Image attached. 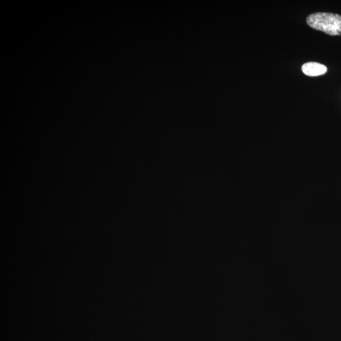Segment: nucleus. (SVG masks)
Returning a JSON list of instances; mask_svg holds the SVG:
<instances>
[{
  "label": "nucleus",
  "mask_w": 341,
  "mask_h": 341,
  "mask_svg": "<svg viewBox=\"0 0 341 341\" xmlns=\"http://www.w3.org/2000/svg\"><path fill=\"white\" fill-rule=\"evenodd\" d=\"M302 72L305 75L309 77H317V76L325 74L327 72V68L324 64L316 63V62H309L302 66Z\"/></svg>",
  "instance_id": "obj_2"
},
{
  "label": "nucleus",
  "mask_w": 341,
  "mask_h": 341,
  "mask_svg": "<svg viewBox=\"0 0 341 341\" xmlns=\"http://www.w3.org/2000/svg\"><path fill=\"white\" fill-rule=\"evenodd\" d=\"M308 25L313 30L331 35H341V15L336 13L318 12L307 17Z\"/></svg>",
  "instance_id": "obj_1"
}]
</instances>
